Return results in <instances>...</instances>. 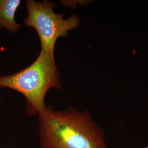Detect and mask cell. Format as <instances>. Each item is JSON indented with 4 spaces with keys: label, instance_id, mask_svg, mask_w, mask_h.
<instances>
[{
    "label": "cell",
    "instance_id": "1",
    "mask_svg": "<svg viewBox=\"0 0 148 148\" xmlns=\"http://www.w3.org/2000/svg\"><path fill=\"white\" fill-rule=\"evenodd\" d=\"M38 116L42 148H109L104 130L87 110H55L48 106Z\"/></svg>",
    "mask_w": 148,
    "mask_h": 148
},
{
    "label": "cell",
    "instance_id": "2",
    "mask_svg": "<svg viewBox=\"0 0 148 148\" xmlns=\"http://www.w3.org/2000/svg\"><path fill=\"white\" fill-rule=\"evenodd\" d=\"M60 74L52 54L41 49L36 59L14 74L0 76V88L16 90L25 97L28 115H38L47 107L45 96L51 88L60 89Z\"/></svg>",
    "mask_w": 148,
    "mask_h": 148
},
{
    "label": "cell",
    "instance_id": "3",
    "mask_svg": "<svg viewBox=\"0 0 148 148\" xmlns=\"http://www.w3.org/2000/svg\"><path fill=\"white\" fill-rule=\"evenodd\" d=\"M56 4L47 0L26 1L27 17L24 20L25 25L34 28L40 38L41 50L54 55L57 39L64 37L68 32L77 28L79 24L76 15L65 19L64 14H57L53 11Z\"/></svg>",
    "mask_w": 148,
    "mask_h": 148
},
{
    "label": "cell",
    "instance_id": "4",
    "mask_svg": "<svg viewBox=\"0 0 148 148\" xmlns=\"http://www.w3.org/2000/svg\"><path fill=\"white\" fill-rule=\"evenodd\" d=\"M21 4V0H0L1 28H5L12 33L21 29V25L15 21L16 12Z\"/></svg>",
    "mask_w": 148,
    "mask_h": 148
},
{
    "label": "cell",
    "instance_id": "5",
    "mask_svg": "<svg viewBox=\"0 0 148 148\" xmlns=\"http://www.w3.org/2000/svg\"><path fill=\"white\" fill-rule=\"evenodd\" d=\"M148 148V147H146V148Z\"/></svg>",
    "mask_w": 148,
    "mask_h": 148
},
{
    "label": "cell",
    "instance_id": "6",
    "mask_svg": "<svg viewBox=\"0 0 148 148\" xmlns=\"http://www.w3.org/2000/svg\"><path fill=\"white\" fill-rule=\"evenodd\" d=\"M0 101H1V97H0Z\"/></svg>",
    "mask_w": 148,
    "mask_h": 148
}]
</instances>
